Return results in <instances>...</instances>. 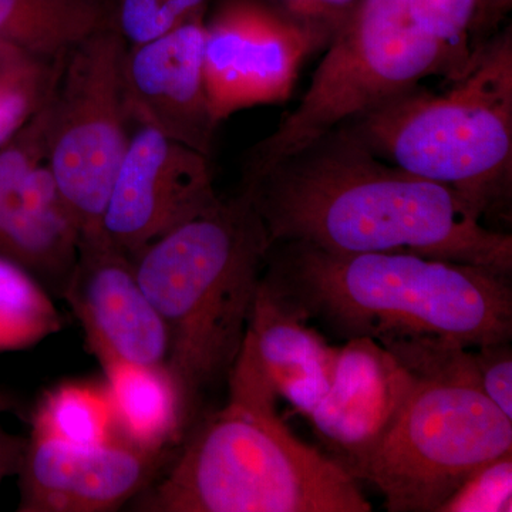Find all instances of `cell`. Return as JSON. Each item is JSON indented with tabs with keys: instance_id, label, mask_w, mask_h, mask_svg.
I'll list each match as a JSON object with an SVG mask.
<instances>
[{
	"instance_id": "obj_5",
	"label": "cell",
	"mask_w": 512,
	"mask_h": 512,
	"mask_svg": "<svg viewBox=\"0 0 512 512\" xmlns=\"http://www.w3.org/2000/svg\"><path fill=\"white\" fill-rule=\"evenodd\" d=\"M450 83L444 93L419 84L345 126L387 163L456 191L485 225L510 221L511 28L474 50Z\"/></svg>"
},
{
	"instance_id": "obj_2",
	"label": "cell",
	"mask_w": 512,
	"mask_h": 512,
	"mask_svg": "<svg viewBox=\"0 0 512 512\" xmlns=\"http://www.w3.org/2000/svg\"><path fill=\"white\" fill-rule=\"evenodd\" d=\"M227 402L195 420L167 473L134 498L148 512H369L359 481L298 439L245 336Z\"/></svg>"
},
{
	"instance_id": "obj_23",
	"label": "cell",
	"mask_w": 512,
	"mask_h": 512,
	"mask_svg": "<svg viewBox=\"0 0 512 512\" xmlns=\"http://www.w3.org/2000/svg\"><path fill=\"white\" fill-rule=\"evenodd\" d=\"M512 451L484 464L441 505L439 512H510Z\"/></svg>"
},
{
	"instance_id": "obj_9",
	"label": "cell",
	"mask_w": 512,
	"mask_h": 512,
	"mask_svg": "<svg viewBox=\"0 0 512 512\" xmlns=\"http://www.w3.org/2000/svg\"><path fill=\"white\" fill-rule=\"evenodd\" d=\"M332 36L261 0H224L205 22L204 67L218 124L238 111L284 103L303 60Z\"/></svg>"
},
{
	"instance_id": "obj_18",
	"label": "cell",
	"mask_w": 512,
	"mask_h": 512,
	"mask_svg": "<svg viewBox=\"0 0 512 512\" xmlns=\"http://www.w3.org/2000/svg\"><path fill=\"white\" fill-rule=\"evenodd\" d=\"M109 26L104 0H0V45L59 57Z\"/></svg>"
},
{
	"instance_id": "obj_3",
	"label": "cell",
	"mask_w": 512,
	"mask_h": 512,
	"mask_svg": "<svg viewBox=\"0 0 512 512\" xmlns=\"http://www.w3.org/2000/svg\"><path fill=\"white\" fill-rule=\"evenodd\" d=\"M265 268L309 319L348 340L430 335L470 348L511 340V276L483 266L274 244Z\"/></svg>"
},
{
	"instance_id": "obj_14",
	"label": "cell",
	"mask_w": 512,
	"mask_h": 512,
	"mask_svg": "<svg viewBox=\"0 0 512 512\" xmlns=\"http://www.w3.org/2000/svg\"><path fill=\"white\" fill-rule=\"evenodd\" d=\"M414 379L375 339H349L339 348L328 392L308 414L323 453L360 481L412 393Z\"/></svg>"
},
{
	"instance_id": "obj_17",
	"label": "cell",
	"mask_w": 512,
	"mask_h": 512,
	"mask_svg": "<svg viewBox=\"0 0 512 512\" xmlns=\"http://www.w3.org/2000/svg\"><path fill=\"white\" fill-rule=\"evenodd\" d=\"M113 406L117 439L144 450L171 451L183 443L190 424L183 397L167 363H100Z\"/></svg>"
},
{
	"instance_id": "obj_10",
	"label": "cell",
	"mask_w": 512,
	"mask_h": 512,
	"mask_svg": "<svg viewBox=\"0 0 512 512\" xmlns=\"http://www.w3.org/2000/svg\"><path fill=\"white\" fill-rule=\"evenodd\" d=\"M220 200L211 157L154 128L137 126L111 187L103 232L133 258Z\"/></svg>"
},
{
	"instance_id": "obj_28",
	"label": "cell",
	"mask_w": 512,
	"mask_h": 512,
	"mask_svg": "<svg viewBox=\"0 0 512 512\" xmlns=\"http://www.w3.org/2000/svg\"><path fill=\"white\" fill-rule=\"evenodd\" d=\"M28 439L15 436L0 427V485L8 477L18 476Z\"/></svg>"
},
{
	"instance_id": "obj_19",
	"label": "cell",
	"mask_w": 512,
	"mask_h": 512,
	"mask_svg": "<svg viewBox=\"0 0 512 512\" xmlns=\"http://www.w3.org/2000/svg\"><path fill=\"white\" fill-rule=\"evenodd\" d=\"M32 433L82 446L117 439L113 406L104 380H67L50 387L33 409Z\"/></svg>"
},
{
	"instance_id": "obj_8",
	"label": "cell",
	"mask_w": 512,
	"mask_h": 512,
	"mask_svg": "<svg viewBox=\"0 0 512 512\" xmlns=\"http://www.w3.org/2000/svg\"><path fill=\"white\" fill-rule=\"evenodd\" d=\"M127 45L110 26L64 57L49 103L45 163L83 235L103 232L114 178L131 133L121 84Z\"/></svg>"
},
{
	"instance_id": "obj_6",
	"label": "cell",
	"mask_w": 512,
	"mask_h": 512,
	"mask_svg": "<svg viewBox=\"0 0 512 512\" xmlns=\"http://www.w3.org/2000/svg\"><path fill=\"white\" fill-rule=\"evenodd\" d=\"M460 73L447 46L417 25L407 0H359L298 106L249 151L244 174L291 156L433 74L453 80Z\"/></svg>"
},
{
	"instance_id": "obj_1",
	"label": "cell",
	"mask_w": 512,
	"mask_h": 512,
	"mask_svg": "<svg viewBox=\"0 0 512 512\" xmlns=\"http://www.w3.org/2000/svg\"><path fill=\"white\" fill-rule=\"evenodd\" d=\"M271 244L335 254L399 252L511 276L512 235L487 227L456 191L377 157L349 126L242 174Z\"/></svg>"
},
{
	"instance_id": "obj_21",
	"label": "cell",
	"mask_w": 512,
	"mask_h": 512,
	"mask_svg": "<svg viewBox=\"0 0 512 512\" xmlns=\"http://www.w3.org/2000/svg\"><path fill=\"white\" fill-rule=\"evenodd\" d=\"M66 55H28L0 80V148L8 144L52 97Z\"/></svg>"
},
{
	"instance_id": "obj_25",
	"label": "cell",
	"mask_w": 512,
	"mask_h": 512,
	"mask_svg": "<svg viewBox=\"0 0 512 512\" xmlns=\"http://www.w3.org/2000/svg\"><path fill=\"white\" fill-rule=\"evenodd\" d=\"M480 387L485 396L512 419V350L510 342L474 348Z\"/></svg>"
},
{
	"instance_id": "obj_22",
	"label": "cell",
	"mask_w": 512,
	"mask_h": 512,
	"mask_svg": "<svg viewBox=\"0 0 512 512\" xmlns=\"http://www.w3.org/2000/svg\"><path fill=\"white\" fill-rule=\"evenodd\" d=\"M208 0H116L109 26L127 47L160 39L192 20L204 18Z\"/></svg>"
},
{
	"instance_id": "obj_13",
	"label": "cell",
	"mask_w": 512,
	"mask_h": 512,
	"mask_svg": "<svg viewBox=\"0 0 512 512\" xmlns=\"http://www.w3.org/2000/svg\"><path fill=\"white\" fill-rule=\"evenodd\" d=\"M63 301L79 319L99 363L163 365L168 333L141 288L133 258L104 232L83 235Z\"/></svg>"
},
{
	"instance_id": "obj_12",
	"label": "cell",
	"mask_w": 512,
	"mask_h": 512,
	"mask_svg": "<svg viewBox=\"0 0 512 512\" xmlns=\"http://www.w3.org/2000/svg\"><path fill=\"white\" fill-rule=\"evenodd\" d=\"M168 451L127 441L82 446L30 433L19 471V512H110L147 490L170 464Z\"/></svg>"
},
{
	"instance_id": "obj_30",
	"label": "cell",
	"mask_w": 512,
	"mask_h": 512,
	"mask_svg": "<svg viewBox=\"0 0 512 512\" xmlns=\"http://www.w3.org/2000/svg\"><path fill=\"white\" fill-rule=\"evenodd\" d=\"M15 407V397L10 393L5 392V390L0 389V414L10 412V410L15 409Z\"/></svg>"
},
{
	"instance_id": "obj_27",
	"label": "cell",
	"mask_w": 512,
	"mask_h": 512,
	"mask_svg": "<svg viewBox=\"0 0 512 512\" xmlns=\"http://www.w3.org/2000/svg\"><path fill=\"white\" fill-rule=\"evenodd\" d=\"M512 0H476L473 18L468 28V50L471 53L497 35L498 25L508 15Z\"/></svg>"
},
{
	"instance_id": "obj_20",
	"label": "cell",
	"mask_w": 512,
	"mask_h": 512,
	"mask_svg": "<svg viewBox=\"0 0 512 512\" xmlns=\"http://www.w3.org/2000/svg\"><path fill=\"white\" fill-rule=\"evenodd\" d=\"M62 329V315L45 286L0 255V353L33 348Z\"/></svg>"
},
{
	"instance_id": "obj_4",
	"label": "cell",
	"mask_w": 512,
	"mask_h": 512,
	"mask_svg": "<svg viewBox=\"0 0 512 512\" xmlns=\"http://www.w3.org/2000/svg\"><path fill=\"white\" fill-rule=\"evenodd\" d=\"M271 245L239 190L133 256L138 282L167 329V366L190 429L205 394L227 382L241 352Z\"/></svg>"
},
{
	"instance_id": "obj_26",
	"label": "cell",
	"mask_w": 512,
	"mask_h": 512,
	"mask_svg": "<svg viewBox=\"0 0 512 512\" xmlns=\"http://www.w3.org/2000/svg\"><path fill=\"white\" fill-rule=\"evenodd\" d=\"M278 9L291 18L325 30L330 36L336 32L356 9L359 0H276Z\"/></svg>"
},
{
	"instance_id": "obj_11",
	"label": "cell",
	"mask_w": 512,
	"mask_h": 512,
	"mask_svg": "<svg viewBox=\"0 0 512 512\" xmlns=\"http://www.w3.org/2000/svg\"><path fill=\"white\" fill-rule=\"evenodd\" d=\"M50 99L0 148V255L62 298L80 229L45 163Z\"/></svg>"
},
{
	"instance_id": "obj_16",
	"label": "cell",
	"mask_w": 512,
	"mask_h": 512,
	"mask_svg": "<svg viewBox=\"0 0 512 512\" xmlns=\"http://www.w3.org/2000/svg\"><path fill=\"white\" fill-rule=\"evenodd\" d=\"M302 306L271 272L256 289L247 338L278 396L308 417L328 392L339 348L313 328Z\"/></svg>"
},
{
	"instance_id": "obj_15",
	"label": "cell",
	"mask_w": 512,
	"mask_h": 512,
	"mask_svg": "<svg viewBox=\"0 0 512 512\" xmlns=\"http://www.w3.org/2000/svg\"><path fill=\"white\" fill-rule=\"evenodd\" d=\"M204 46L200 18L153 42L127 47L121 84L131 123L211 157L220 124L208 94Z\"/></svg>"
},
{
	"instance_id": "obj_7",
	"label": "cell",
	"mask_w": 512,
	"mask_h": 512,
	"mask_svg": "<svg viewBox=\"0 0 512 512\" xmlns=\"http://www.w3.org/2000/svg\"><path fill=\"white\" fill-rule=\"evenodd\" d=\"M512 451V419L473 384L416 379L363 468L390 512H439L474 471Z\"/></svg>"
},
{
	"instance_id": "obj_24",
	"label": "cell",
	"mask_w": 512,
	"mask_h": 512,
	"mask_svg": "<svg viewBox=\"0 0 512 512\" xmlns=\"http://www.w3.org/2000/svg\"><path fill=\"white\" fill-rule=\"evenodd\" d=\"M407 5L417 25L446 45L463 70L470 59L468 28L476 0H407Z\"/></svg>"
},
{
	"instance_id": "obj_29",
	"label": "cell",
	"mask_w": 512,
	"mask_h": 512,
	"mask_svg": "<svg viewBox=\"0 0 512 512\" xmlns=\"http://www.w3.org/2000/svg\"><path fill=\"white\" fill-rule=\"evenodd\" d=\"M29 53L20 52L12 47L0 45V80L6 76Z\"/></svg>"
}]
</instances>
